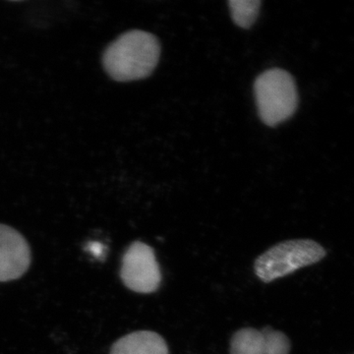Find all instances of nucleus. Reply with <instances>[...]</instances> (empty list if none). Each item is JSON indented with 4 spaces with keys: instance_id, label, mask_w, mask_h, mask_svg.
I'll list each match as a JSON object with an SVG mask.
<instances>
[{
    "instance_id": "8",
    "label": "nucleus",
    "mask_w": 354,
    "mask_h": 354,
    "mask_svg": "<svg viewBox=\"0 0 354 354\" xmlns=\"http://www.w3.org/2000/svg\"><path fill=\"white\" fill-rule=\"evenodd\" d=\"M232 19L239 27L248 29L254 24L259 14V0H230L228 2Z\"/></svg>"
},
{
    "instance_id": "7",
    "label": "nucleus",
    "mask_w": 354,
    "mask_h": 354,
    "mask_svg": "<svg viewBox=\"0 0 354 354\" xmlns=\"http://www.w3.org/2000/svg\"><path fill=\"white\" fill-rule=\"evenodd\" d=\"M111 354H169V346L157 333L138 330L114 342Z\"/></svg>"
},
{
    "instance_id": "2",
    "label": "nucleus",
    "mask_w": 354,
    "mask_h": 354,
    "mask_svg": "<svg viewBox=\"0 0 354 354\" xmlns=\"http://www.w3.org/2000/svg\"><path fill=\"white\" fill-rule=\"evenodd\" d=\"M256 104L266 125L276 127L293 115L298 106L295 79L286 70H267L254 83Z\"/></svg>"
},
{
    "instance_id": "5",
    "label": "nucleus",
    "mask_w": 354,
    "mask_h": 354,
    "mask_svg": "<svg viewBox=\"0 0 354 354\" xmlns=\"http://www.w3.org/2000/svg\"><path fill=\"white\" fill-rule=\"evenodd\" d=\"M31 264V250L17 230L0 223V281L21 278Z\"/></svg>"
},
{
    "instance_id": "6",
    "label": "nucleus",
    "mask_w": 354,
    "mask_h": 354,
    "mask_svg": "<svg viewBox=\"0 0 354 354\" xmlns=\"http://www.w3.org/2000/svg\"><path fill=\"white\" fill-rule=\"evenodd\" d=\"M290 342L283 333L266 327L245 328L234 333L230 354H290Z\"/></svg>"
},
{
    "instance_id": "4",
    "label": "nucleus",
    "mask_w": 354,
    "mask_h": 354,
    "mask_svg": "<svg viewBox=\"0 0 354 354\" xmlns=\"http://www.w3.org/2000/svg\"><path fill=\"white\" fill-rule=\"evenodd\" d=\"M120 278L135 292H155L162 283V272L152 247L144 242H133L123 255Z\"/></svg>"
},
{
    "instance_id": "3",
    "label": "nucleus",
    "mask_w": 354,
    "mask_h": 354,
    "mask_svg": "<svg viewBox=\"0 0 354 354\" xmlns=\"http://www.w3.org/2000/svg\"><path fill=\"white\" fill-rule=\"evenodd\" d=\"M325 256V249L310 239L281 242L257 258L254 270L261 281L271 283L306 266L316 264Z\"/></svg>"
},
{
    "instance_id": "1",
    "label": "nucleus",
    "mask_w": 354,
    "mask_h": 354,
    "mask_svg": "<svg viewBox=\"0 0 354 354\" xmlns=\"http://www.w3.org/2000/svg\"><path fill=\"white\" fill-rule=\"evenodd\" d=\"M160 55V43L153 35L132 30L109 44L102 55V66L113 80L130 82L150 76Z\"/></svg>"
}]
</instances>
